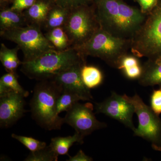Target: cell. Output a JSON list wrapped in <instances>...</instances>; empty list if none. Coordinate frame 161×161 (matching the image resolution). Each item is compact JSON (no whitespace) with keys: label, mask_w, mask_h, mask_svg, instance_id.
<instances>
[{"label":"cell","mask_w":161,"mask_h":161,"mask_svg":"<svg viewBox=\"0 0 161 161\" xmlns=\"http://www.w3.org/2000/svg\"><path fill=\"white\" fill-rule=\"evenodd\" d=\"M80 100H82V99L77 94L69 91L62 90L57 100V113L59 115L62 112H68Z\"/></svg>","instance_id":"44dd1931"},{"label":"cell","mask_w":161,"mask_h":161,"mask_svg":"<svg viewBox=\"0 0 161 161\" xmlns=\"http://www.w3.org/2000/svg\"><path fill=\"white\" fill-rule=\"evenodd\" d=\"M137 57L127 54L122 58L118 69L122 70L127 78L138 79L142 72V66L140 64Z\"/></svg>","instance_id":"d6986e66"},{"label":"cell","mask_w":161,"mask_h":161,"mask_svg":"<svg viewBox=\"0 0 161 161\" xmlns=\"http://www.w3.org/2000/svg\"><path fill=\"white\" fill-rule=\"evenodd\" d=\"M95 104L96 113H103L119 121L133 132L136 129L132 121L134 107L122 96L112 92L108 98Z\"/></svg>","instance_id":"30bf717a"},{"label":"cell","mask_w":161,"mask_h":161,"mask_svg":"<svg viewBox=\"0 0 161 161\" xmlns=\"http://www.w3.org/2000/svg\"><path fill=\"white\" fill-rule=\"evenodd\" d=\"M80 64L61 72L52 79L63 91L73 92L80 96L82 101H92L93 98L91 90L84 83L80 70L84 64Z\"/></svg>","instance_id":"7c38bea8"},{"label":"cell","mask_w":161,"mask_h":161,"mask_svg":"<svg viewBox=\"0 0 161 161\" xmlns=\"http://www.w3.org/2000/svg\"><path fill=\"white\" fill-rule=\"evenodd\" d=\"M37 0H14L11 9L19 12H23L32 6Z\"/></svg>","instance_id":"83f0119b"},{"label":"cell","mask_w":161,"mask_h":161,"mask_svg":"<svg viewBox=\"0 0 161 161\" xmlns=\"http://www.w3.org/2000/svg\"><path fill=\"white\" fill-rule=\"evenodd\" d=\"M86 58L75 47L53 50L31 61H23L21 71L30 79L50 80L72 67L86 63Z\"/></svg>","instance_id":"7a4b0ae2"},{"label":"cell","mask_w":161,"mask_h":161,"mask_svg":"<svg viewBox=\"0 0 161 161\" xmlns=\"http://www.w3.org/2000/svg\"><path fill=\"white\" fill-rule=\"evenodd\" d=\"M20 49L18 45L14 48L9 49L4 43H1L0 60L7 72L16 73L18 67L22 64L23 62L19 60L18 56Z\"/></svg>","instance_id":"e0dca14e"},{"label":"cell","mask_w":161,"mask_h":161,"mask_svg":"<svg viewBox=\"0 0 161 161\" xmlns=\"http://www.w3.org/2000/svg\"><path fill=\"white\" fill-rule=\"evenodd\" d=\"M130 50L138 58L161 60V0L131 40Z\"/></svg>","instance_id":"5b68a950"},{"label":"cell","mask_w":161,"mask_h":161,"mask_svg":"<svg viewBox=\"0 0 161 161\" xmlns=\"http://www.w3.org/2000/svg\"><path fill=\"white\" fill-rule=\"evenodd\" d=\"M62 92L52 79L41 80L35 87L30 103L32 117L45 130H60L64 123L57 112V100Z\"/></svg>","instance_id":"3957f363"},{"label":"cell","mask_w":161,"mask_h":161,"mask_svg":"<svg viewBox=\"0 0 161 161\" xmlns=\"http://www.w3.org/2000/svg\"><path fill=\"white\" fill-rule=\"evenodd\" d=\"M28 24L24 14L11 8L4 9L0 12V31L9 30Z\"/></svg>","instance_id":"9a60e30c"},{"label":"cell","mask_w":161,"mask_h":161,"mask_svg":"<svg viewBox=\"0 0 161 161\" xmlns=\"http://www.w3.org/2000/svg\"><path fill=\"white\" fill-rule=\"evenodd\" d=\"M24 98L13 91L0 96L1 128H8L23 117L26 112Z\"/></svg>","instance_id":"8fae6325"},{"label":"cell","mask_w":161,"mask_h":161,"mask_svg":"<svg viewBox=\"0 0 161 161\" xmlns=\"http://www.w3.org/2000/svg\"><path fill=\"white\" fill-rule=\"evenodd\" d=\"M11 136L13 138L15 139L23 144L31 152H36L41 150L47 146L46 143L44 142L38 140L33 137L18 135L14 133L12 134Z\"/></svg>","instance_id":"cb8c5ba5"},{"label":"cell","mask_w":161,"mask_h":161,"mask_svg":"<svg viewBox=\"0 0 161 161\" xmlns=\"http://www.w3.org/2000/svg\"><path fill=\"white\" fill-rule=\"evenodd\" d=\"M139 5L141 11L147 15L154 9L157 5L158 0H136Z\"/></svg>","instance_id":"4316f807"},{"label":"cell","mask_w":161,"mask_h":161,"mask_svg":"<svg viewBox=\"0 0 161 161\" xmlns=\"http://www.w3.org/2000/svg\"><path fill=\"white\" fill-rule=\"evenodd\" d=\"M80 74L84 83L90 90L97 87L103 81V73L96 67L86 64L81 67Z\"/></svg>","instance_id":"ffe728a7"},{"label":"cell","mask_w":161,"mask_h":161,"mask_svg":"<svg viewBox=\"0 0 161 161\" xmlns=\"http://www.w3.org/2000/svg\"><path fill=\"white\" fill-rule=\"evenodd\" d=\"M58 156L49 146L36 152H31L25 159V161H57Z\"/></svg>","instance_id":"603a6c76"},{"label":"cell","mask_w":161,"mask_h":161,"mask_svg":"<svg viewBox=\"0 0 161 161\" xmlns=\"http://www.w3.org/2000/svg\"><path fill=\"white\" fill-rule=\"evenodd\" d=\"M70 12L69 9L54 5L50 9L43 26L47 30L62 27L66 22Z\"/></svg>","instance_id":"ac0fdd59"},{"label":"cell","mask_w":161,"mask_h":161,"mask_svg":"<svg viewBox=\"0 0 161 161\" xmlns=\"http://www.w3.org/2000/svg\"><path fill=\"white\" fill-rule=\"evenodd\" d=\"M122 96L133 106L138 117L139 125L133 132L134 135L149 141L153 149L161 150V119L158 115L137 94L132 97L125 94Z\"/></svg>","instance_id":"ba28073f"},{"label":"cell","mask_w":161,"mask_h":161,"mask_svg":"<svg viewBox=\"0 0 161 161\" xmlns=\"http://www.w3.org/2000/svg\"><path fill=\"white\" fill-rule=\"evenodd\" d=\"M64 119V123L71 126L75 132L84 137L95 130L107 127L106 124L96 119L93 112V106L90 103L75 104L67 112Z\"/></svg>","instance_id":"9c48e42d"},{"label":"cell","mask_w":161,"mask_h":161,"mask_svg":"<svg viewBox=\"0 0 161 161\" xmlns=\"http://www.w3.org/2000/svg\"><path fill=\"white\" fill-rule=\"evenodd\" d=\"M52 3L62 8L70 10L80 6H90L95 0H51Z\"/></svg>","instance_id":"d4e9b609"},{"label":"cell","mask_w":161,"mask_h":161,"mask_svg":"<svg viewBox=\"0 0 161 161\" xmlns=\"http://www.w3.org/2000/svg\"><path fill=\"white\" fill-rule=\"evenodd\" d=\"M53 4L51 0H38L24 13L28 24L43 26Z\"/></svg>","instance_id":"5bb4252c"},{"label":"cell","mask_w":161,"mask_h":161,"mask_svg":"<svg viewBox=\"0 0 161 161\" xmlns=\"http://www.w3.org/2000/svg\"><path fill=\"white\" fill-rule=\"evenodd\" d=\"M68 38L70 47L83 45L100 28L94 7L80 6L70 10L62 26Z\"/></svg>","instance_id":"52a82bcc"},{"label":"cell","mask_w":161,"mask_h":161,"mask_svg":"<svg viewBox=\"0 0 161 161\" xmlns=\"http://www.w3.org/2000/svg\"><path fill=\"white\" fill-rule=\"evenodd\" d=\"M84 137L75 132L74 135L66 137H54L52 138L49 147L58 156L68 154L69 150L75 143L80 144L83 143Z\"/></svg>","instance_id":"2e32d148"},{"label":"cell","mask_w":161,"mask_h":161,"mask_svg":"<svg viewBox=\"0 0 161 161\" xmlns=\"http://www.w3.org/2000/svg\"><path fill=\"white\" fill-rule=\"evenodd\" d=\"M0 83L9 88L14 92L21 94L24 97L29 95V92L25 91L18 82L17 76L16 73L8 72L3 75L0 79Z\"/></svg>","instance_id":"7402d4cb"},{"label":"cell","mask_w":161,"mask_h":161,"mask_svg":"<svg viewBox=\"0 0 161 161\" xmlns=\"http://www.w3.org/2000/svg\"><path fill=\"white\" fill-rule=\"evenodd\" d=\"M138 80L142 86H161V60L147 59L142 65V72Z\"/></svg>","instance_id":"4fadbf2b"},{"label":"cell","mask_w":161,"mask_h":161,"mask_svg":"<svg viewBox=\"0 0 161 161\" xmlns=\"http://www.w3.org/2000/svg\"><path fill=\"white\" fill-rule=\"evenodd\" d=\"M93 4L101 29L121 39L132 40L147 16L124 0H95Z\"/></svg>","instance_id":"6da1fadb"},{"label":"cell","mask_w":161,"mask_h":161,"mask_svg":"<svg viewBox=\"0 0 161 161\" xmlns=\"http://www.w3.org/2000/svg\"><path fill=\"white\" fill-rule=\"evenodd\" d=\"M150 108L157 115L161 114V86L153 92L150 98Z\"/></svg>","instance_id":"484cf974"},{"label":"cell","mask_w":161,"mask_h":161,"mask_svg":"<svg viewBox=\"0 0 161 161\" xmlns=\"http://www.w3.org/2000/svg\"><path fill=\"white\" fill-rule=\"evenodd\" d=\"M1 36L17 44L24 56L23 62L31 61L47 52L57 49L43 34L40 26L34 24L0 31Z\"/></svg>","instance_id":"8992f818"},{"label":"cell","mask_w":161,"mask_h":161,"mask_svg":"<svg viewBox=\"0 0 161 161\" xmlns=\"http://www.w3.org/2000/svg\"><path fill=\"white\" fill-rule=\"evenodd\" d=\"M69 158L67 161H92V158L86 155L82 150H80L78 153L74 156L69 155Z\"/></svg>","instance_id":"f1b7e54d"},{"label":"cell","mask_w":161,"mask_h":161,"mask_svg":"<svg viewBox=\"0 0 161 161\" xmlns=\"http://www.w3.org/2000/svg\"><path fill=\"white\" fill-rule=\"evenodd\" d=\"M131 40L116 37L101 28L83 45L75 47L86 58L96 57L117 69L122 58L131 48Z\"/></svg>","instance_id":"277c9868"}]
</instances>
